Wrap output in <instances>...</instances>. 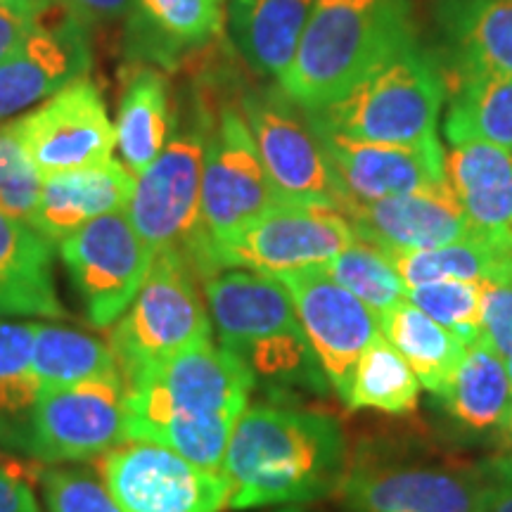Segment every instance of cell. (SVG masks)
I'll list each match as a JSON object with an SVG mask.
<instances>
[{
    "label": "cell",
    "mask_w": 512,
    "mask_h": 512,
    "mask_svg": "<svg viewBox=\"0 0 512 512\" xmlns=\"http://www.w3.org/2000/svg\"><path fill=\"white\" fill-rule=\"evenodd\" d=\"M254 389L245 363L221 344L183 351L128 382L126 441L162 444L223 475L230 437Z\"/></svg>",
    "instance_id": "obj_1"
},
{
    "label": "cell",
    "mask_w": 512,
    "mask_h": 512,
    "mask_svg": "<svg viewBox=\"0 0 512 512\" xmlns=\"http://www.w3.org/2000/svg\"><path fill=\"white\" fill-rule=\"evenodd\" d=\"M86 27L114 24L128 17L133 0H53Z\"/></svg>",
    "instance_id": "obj_41"
},
{
    "label": "cell",
    "mask_w": 512,
    "mask_h": 512,
    "mask_svg": "<svg viewBox=\"0 0 512 512\" xmlns=\"http://www.w3.org/2000/svg\"><path fill=\"white\" fill-rule=\"evenodd\" d=\"M226 10L216 0H133L124 19L126 64L174 72L223 34Z\"/></svg>",
    "instance_id": "obj_20"
},
{
    "label": "cell",
    "mask_w": 512,
    "mask_h": 512,
    "mask_svg": "<svg viewBox=\"0 0 512 512\" xmlns=\"http://www.w3.org/2000/svg\"><path fill=\"white\" fill-rule=\"evenodd\" d=\"M439 401L467 437L512 444V384L505 358L482 339L467 344L463 363Z\"/></svg>",
    "instance_id": "obj_25"
},
{
    "label": "cell",
    "mask_w": 512,
    "mask_h": 512,
    "mask_svg": "<svg viewBox=\"0 0 512 512\" xmlns=\"http://www.w3.org/2000/svg\"><path fill=\"white\" fill-rule=\"evenodd\" d=\"M216 3H219V5H223V3H226V0H216Z\"/></svg>",
    "instance_id": "obj_44"
},
{
    "label": "cell",
    "mask_w": 512,
    "mask_h": 512,
    "mask_svg": "<svg viewBox=\"0 0 512 512\" xmlns=\"http://www.w3.org/2000/svg\"><path fill=\"white\" fill-rule=\"evenodd\" d=\"M444 164L475 238L512 254V152L489 143L451 145Z\"/></svg>",
    "instance_id": "obj_21"
},
{
    "label": "cell",
    "mask_w": 512,
    "mask_h": 512,
    "mask_svg": "<svg viewBox=\"0 0 512 512\" xmlns=\"http://www.w3.org/2000/svg\"><path fill=\"white\" fill-rule=\"evenodd\" d=\"M214 325L202 280L181 252H162L128 309L110 328V344L124 382L159 363L211 342Z\"/></svg>",
    "instance_id": "obj_6"
},
{
    "label": "cell",
    "mask_w": 512,
    "mask_h": 512,
    "mask_svg": "<svg viewBox=\"0 0 512 512\" xmlns=\"http://www.w3.org/2000/svg\"><path fill=\"white\" fill-rule=\"evenodd\" d=\"M31 366L41 392L121 377L110 344L64 325L36 323Z\"/></svg>",
    "instance_id": "obj_30"
},
{
    "label": "cell",
    "mask_w": 512,
    "mask_h": 512,
    "mask_svg": "<svg viewBox=\"0 0 512 512\" xmlns=\"http://www.w3.org/2000/svg\"><path fill=\"white\" fill-rule=\"evenodd\" d=\"M36 323L0 320V451L29 456L31 420L41 401L34 375Z\"/></svg>",
    "instance_id": "obj_29"
},
{
    "label": "cell",
    "mask_w": 512,
    "mask_h": 512,
    "mask_svg": "<svg viewBox=\"0 0 512 512\" xmlns=\"http://www.w3.org/2000/svg\"><path fill=\"white\" fill-rule=\"evenodd\" d=\"M448 81L437 57L411 43L377 64L347 95L320 112L313 124L368 143L411 145L437 138Z\"/></svg>",
    "instance_id": "obj_5"
},
{
    "label": "cell",
    "mask_w": 512,
    "mask_h": 512,
    "mask_svg": "<svg viewBox=\"0 0 512 512\" xmlns=\"http://www.w3.org/2000/svg\"><path fill=\"white\" fill-rule=\"evenodd\" d=\"M287 197L268 176L238 105V88L216 83L214 117L202 171V230L207 247ZM204 247V254H207ZM204 266V256H202ZM200 266V280H202Z\"/></svg>",
    "instance_id": "obj_8"
},
{
    "label": "cell",
    "mask_w": 512,
    "mask_h": 512,
    "mask_svg": "<svg viewBox=\"0 0 512 512\" xmlns=\"http://www.w3.org/2000/svg\"><path fill=\"white\" fill-rule=\"evenodd\" d=\"M316 0H228V36L256 76L280 79Z\"/></svg>",
    "instance_id": "obj_27"
},
{
    "label": "cell",
    "mask_w": 512,
    "mask_h": 512,
    "mask_svg": "<svg viewBox=\"0 0 512 512\" xmlns=\"http://www.w3.org/2000/svg\"><path fill=\"white\" fill-rule=\"evenodd\" d=\"M311 126L342 190V214L351 204L387 200L448 181L444 150L437 138L411 145L368 143L313 121Z\"/></svg>",
    "instance_id": "obj_16"
},
{
    "label": "cell",
    "mask_w": 512,
    "mask_h": 512,
    "mask_svg": "<svg viewBox=\"0 0 512 512\" xmlns=\"http://www.w3.org/2000/svg\"><path fill=\"white\" fill-rule=\"evenodd\" d=\"M382 337L387 339L418 377L427 392L441 396L463 363L467 344L437 320L403 299L380 316Z\"/></svg>",
    "instance_id": "obj_28"
},
{
    "label": "cell",
    "mask_w": 512,
    "mask_h": 512,
    "mask_svg": "<svg viewBox=\"0 0 512 512\" xmlns=\"http://www.w3.org/2000/svg\"><path fill=\"white\" fill-rule=\"evenodd\" d=\"M344 216L358 240L384 252H413L475 238L448 181L387 200L351 204Z\"/></svg>",
    "instance_id": "obj_18"
},
{
    "label": "cell",
    "mask_w": 512,
    "mask_h": 512,
    "mask_svg": "<svg viewBox=\"0 0 512 512\" xmlns=\"http://www.w3.org/2000/svg\"><path fill=\"white\" fill-rule=\"evenodd\" d=\"M411 43L418 29L408 0H316L278 86L304 112H320Z\"/></svg>",
    "instance_id": "obj_3"
},
{
    "label": "cell",
    "mask_w": 512,
    "mask_h": 512,
    "mask_svg": "<svg viewBox=\"0 0 512 512\" xmlns=\"http://www.w3.org/2000/svg\"><path fill=\"white\" fill-rule=\"evenodd\" d=\"M420 382L399 351L382 335L358 361L347 399L351 411L373 408L389 415L411 413L418 406Z\"/></svg>",
    "instance_id": "obj_33"
},
{
    "label": "cell",
    "mask_w": 512,
    "mask_h": 512,
    "mask_svg": "<svg viewBox=\"0 0 512 512\" xmlns=\"http://www.w3.org/2000/svg\"><path fill=\"white\" fill-rule=\"evenodd\" d=\"M50 5L53 0H0V62L34 34Z\"/></svg>",
    "instance_id": "obj_40"
},
{
    "label": "cell",
    "mask_w": 512,
    "mask_h": 512,
    "mask_svg": "<svg viewBox=\"0 0 512 512\" xmlns=\"http://www.w3.org/2000/svg\"><path fill=\"white\" fill-rule=\"evenodd\" d=\"M48 512H124L100 475L74 467H55L43 475Z\"/></svg>",
    "instance_id": "obj_37"
},
{
    "label": "cell",
    "mask_w": 512,
    "mask_h": 512,
    "mask_svg": "<svg viewBox=\"0 0 512 512\" xmlns=\"http://www.w3.org/2000/svg\"><path fill=\"white\" fill-rule=\"evenodd\" d=\"M133 188L136 176L117 159L72 174L43 178L41 200L29 223L57 245L86 223L126 209Z\"/></svg>",
    "instance_id": "obj_24"
},
{
    "label": "cell",
    "mask_w": 512,
    "mask_h": 512,
    "mask_svg": "<svg viewBox=\"0 0 512 512\" xmlns=\"http://www.w3.org/2000/svg\"><path fill=\"white\" fill-rule=\"evenodd\" d=\"M86 320L93 328L110 330L136 299L155 252L140 238L126 209L100 216L57 242Z\"/></svg>",
    "instance_id": "obj_10"
},
{
    "label": "cell",
    "mask_w": 512,
    "mask_h": 512,
    "mask_svg": "<svg viewBox=\"0 0 512 512\" xmlns=\"http://www.w3.org/2000/svg\"><path fill=\"white\" fill-rule=\"evenodd\" d=\"M0 318L67 320L55 285V245L0 209Z\"/></svg>",
    "instance_id": "obj_23"
},
{
    "label": "cell",
    "mask_w": 512,
    "mask_h": 512,
    "mask_svg": "<svg viewBox=\"0 0 512 512\" xmlns=\"http://www.w3.org/2000/svg\"><path fill=\"white\" fill-rule=\"evenodd\" d=\"M290 292L306 342L337 399L347 403L361 356L382 335L380 316L323 266L273 275Z\"/></svg>",
    "instance_id": "obj_12"
},
{
    "label": "cell",
    "mask_w": 512,
    "mask_h": 512,
    "mask_svg": "<svg viewBox=\"0 0 512 512\" xmlns=\"http://www.w3.org/2000/svg\"><path fill=\"white\" fill-rule=\"evenodd\" d=\"M98 475L124 512H221L228 484L152 441H124L98 456Z\"/></svg>",
    "instance_id": "obj_11"
},
{
    "label": "cell",
    "mask_w": 512,
    "mask_h": 512,
    "mask_svg": "<svg viewBox=\"0 0 512 512\" xmlns=\"http://www.w3.org/2000/svg\"><path fill=\"white\" fill-rule=\"evenodd\" d=\"M91 27L53 3L34 34L0 62V121L41 105L93 69Z\"/></svg>",
    "instance_id": "obj_17"
},
{
    "label": "cell",
    "mask_w": 512,
    "mask_h": 512,
    "mask_svg": "<svg viewBox=\"0 0 512 512\" xmlns=\"http://www.w3.org/2000/svg\"><path fill=\"white\" fill-rule=\"evenodd\" d=\"M202 292L221 347L233 354L304 332L290 292L273 275L226 268L202 280Z\"/></svg>",
    "instance_id": "obj_19"
},
{
    "label": "cell",
    "mask_w": 512,
    "mask_h": 512,
    "mask_svg": "<svg viewBox=\"0 0 512 512\" xmlns=\"http://www.w3.org/2000/svg\"><path fill=\"white\" fill-rule=\"evenodd\" d=\"M0 512H41L34 489L5 470H0Z\"/></svg>",
    "instance_id": "obj_42"
},
{
    "label": "cell",
    "mask_w": 512,
    "mask_h": 512,
    "mask_svg": "<svg viewBox=\"0 0 512 512\" xmlns=\"http://www.w3.org/2000/svg\"><path fill=\"white\" fill-rule=\"evenodd\" d=\"M216 83H190L174 100V126L159 157L136 178L126 214L152 252H181L200 278L204 256L202 171Z\"/></svg>",
    "instance_id": "obj_4"
},
{
    "label": "cell",
    "mask_w": 512,
    "mask_h": 512,
    "mask_svg": "<svg viewBox=\"0 0 512 512\" xmlns=\"http://www.w3.org/2000/svg\"><path fill=\"white\" fill-rule=\"evenodd\" d=\"M238 105L268 176L287 200L342 211V190L309 117L280 86H238Z\"/></svg>",
    "instance_id": "obj_9"
},
{
    "label": "cell",
    "mask_w": 512,
    "mask_h": 512,
    "mask_svg": "<svg viewBox=\"0 0 512 512\" xmlns=\"http://www.w3.org/2000/svg\"><path fill=\"white\" fill-rule=\"evenodd\" d=\"M332 280L347 287L354 297L370 306L377 316L403 302L408 285L396 271L392 259L384 249L370 245L366 240H354L323 266Z\"/></svg>",
    "instance_id": "obj_34"
},
{
    "label": "cell",
    "mask_w": 512,
    "mask_h": 512,
    "mask_svg": "<svg viewBox=\"0 0 512 512\" xmlns=\"http://www.w3.org/2000/svg\"><path fill=\"white\" fill-rule=\"evenodd\" d=\"M505 370H508V377H510V384H512V354L505 358Z\"/></svg>",
    "instance_id": "obj_43"
},
{
    "label": "cell",
    "mask_w": 512,
    "mask_h": 512,
    "mask_svg": "<svg viewBox=\"0 0 512 512\" xmlns=\"http://www.w3.org/2000/svg\"><path fill=\"white\" fill-rule=\"evenodd\" d=\"M347 470V437L332 415L299 403L249 406L223 458L228 508L318 501L339 491Z\"/></svg>",
    "instance_id": "obj_2"
},
{
    "label": "cell",
    "mask_w": 512,
    "mask_h": 512,
    "mask_svg": "<svg viewBox=\"0 0 512 512\" xmlns=\"http://www.w3.org/2000/svg\"><path fill=\"white\" fill-rule=\"evenodd\" d=\"M339 491L344 512H475L472 465L427 458H356Z\"/></svg>",
    "instance_id": "obj_13"
},
{
    "label": "cell",
    "mask_w": 512,
    "mask_h": 512,
    "mask_svg": "<svg viewBox=\"0 0 512 512\" xmlns=\"http://www.w3.org/2000/svg\"><path fill=\"white\" fill-rule=\"evenodd\" d=\"M434 22L456 79L512 76V0H437Z\"/></svg>",
    "instance_id": "obj_22"
},
{
    "label": "cell",
    "mask_w": 512,
    "mask_h": 512,
    "mask_svg": "<svg viewBox=\"0 0 512 512\" xmlns=\"http://www.w3.org/2000/svg\"><path fill=\"white\" fill-rule=\"evenodd\" d=\"M174 100L169 72L152 64H126L114 131L121 164L136 178L155 162L169 138Z\"/></svg>",
    "instance_id": "obj_26"
},
{
    "label": "cell",
    "mask_w": 512,
    "mask_h": 512,
    "mask_svg": "<svg viewBox=\"0 0 512 512\" xmlns=\"http://www.w3.org/2000/svg\"><path fill=\"white\" fill-rule=\"evenodd\" d=\"M482 292L484 283L441 280L408 287L406 299L465 344H475L482 337Z\"/></svg>",
    "instance_id": "obj_35"
},
{
    "label": "cell",
    "mask_w": 512,
    "mask_h": 512,
    "mask_svg": "<svg viewBox=\"0 0 512 512\" xmlns=\"http://www.w3.org/2000/svg\"><path fill=\"white\" fill-rule=\"evenodd\" d=\"M475 512H512V456H489L472 465Z\"/></svg>",
    "instance_id": "obj_38"
},
{
    "label": "cell",
    "mask_w": 512,
    "mask_h": 512,
    "mask_svg": "<svg viewBox=\"0 0 512 512\" xmlns=\"http://www.w3.org/2000/svg\"><path fill=\"white\" fill-rule=\"evenodd\" d=\"M124 377L95 380L41 394L31 420L29 458L74 463L98 458L126 441Z\"/></svg>",
    "instance_id": "obj_14"
},
{
    "label": "cell",
    "mask_w": 512,
    "mask_h": 512,
    "mask_svg": "<svg viewBox=\"0 0 512 512\" xmlns=\"http://www.w3.org/2000/svg\"><path fill=\"white\" fill-rule=\"evenodd\" d=\"M41 190L43 176L24 145L19 117L0 121V209L29 223Z\"/></svg>",
    "instance_id": "obj_36"
},
{
    "label": "cell",
    "mask_w": 512,
    "mask_h": 512,
    "mask_svg": "<svg viewBox=\"0 0 512 512\" xmlns=\"http://www.w3.org/2000/svg\"><path fill=\"white\" fill-rule=\"evenodd\" d=\"M444 133L451 145L489 143L512 152V76L456 79Z\"/></svg>",
    "instance_id": "obj_31"
},
{
    "label": "cell",
    "mask_w": 512,
    "mask_h": 512,
    "mask_svg": "<svg viewBox=\"0 0 512 512\" xmlns=\"http://www.w3.org/2000/svg\"><path fill=\"white\" fill-rule=\"evenodd\" d=\"M482 342L498 356L512 354V280L484 283L482 292Z\"/></svg>",
    "instance_id": "obj_39"
},
{
    "label": "cell",
    "mask_w": 512,
    "mask_h": 512,
    "mask_svg": "<svg viewBox=\"0 0 512 512\" xmlns=\"http://www.w3.org/2000/svg\"><path fill=\"white\" fill-rule=\"evenodd\" d=\"M22 138L43 178L91 169L114 159L117 131L105 95L93 79H79L19 117Z\"/></svg>",
    "instance_id": "obj_15"
},
{
    "label": "cell",
    "mask_w": 512,
    "mask_h": 512,
    "mask_svg": "<svg viewBox=\"0 0 512 512\" xmlns=\"http://www.w3.org/2000/svg\"><path fill=\"white\" fill-rule=\"evenodd\" d=\"M387 254L408 287L441 283V280H465V283L512 280V254L479 238Z\"/></svg>",
    "instance_id": "obj_32"
},
{
    "label": "cell",
    "mask_w": 512,
    "mask_h": 512,
    "mask_svg": "<svg viewBox=\"0 0 512 512\" xmlns=\"http://www.w3.org/2000/svg\"><path fill=\"white\" fill-rule=\"evenodd\" d=\"M354 240V228L342 211L287 200L247 221L228 238L211 242L204 254L202 280L226 268L280 275L325 266Z\"/></svg>",
    "instance_id": "obj_7"
}]
</instances>
